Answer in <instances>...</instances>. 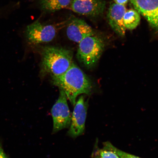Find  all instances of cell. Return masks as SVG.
Segmentation results:
<instances>
[{
	"label": "cell",
	"mask_w": 158,
	"mask_h": 158,
	"mask_svg": "<svg viewBox=\"0 0 158 158\" xmlns=\"http://www.w3.org/2000/svg\"><path fill=\"white\" fill-rule=\"evenodd\" d=\"M52 81L55 85L64 91L73 106L80 95H89L91 94L92 85L90 79L74 62L64 73L52 77Z\"/></svg>",
	"instance_id": "obj_1"
},
{
	"label": "cell",
	"mask_w": 158,
	"mask_h": 158,
	"mask_svg": "<svg viewBox=\"0 0 158 158\" xmlns=\"http://www.w3.org/2000/svg\"><path fill=\"white\" fill-rule=\"evenodd\" d=\"M40 73L41 76L50 74L56 77L64 73L72 65L73 52L63 47L45 46L41 49Z\"/></svg>",
	"instance_id": "obj_2"
},
{
	"label": "cell",
	"mask_w": 158,
	"mask_h": 158,
	"mask_svg": "<svg viewBox=\"0 0 158 158\" xmlns=\"http://www.w3.org/2000/svg\"><path fill=\"white\" fill-rule=\"evenodd\" d=\"M105 48V43L100 37L93 35L85 38L79 43L77 57L87 69L95 66Z\"/></svg>",
	"instance_id": "obj_3"
},
{
	"label": "cell",
	"mask_w": 158,
	"mask_h": 158,
	"mask_svg": "<svg viewBox=\"0 0 158 158\" xmlns=\"http://www.w3.org/2000/svg\"><path fill=\"white\" fill-rule=\"evenodd\" d=\"M68 21L55 24H43L36 20L27 25L24 34L29 44L36 45L52 41L56 36L60 27L67 25Z\"/></svg>",
	"instance_id": "obj_4"
},
{
	"label": "cell",
	"mask_w": 158,
	"mask_h": 158,
	"mask_svg": "<svg viewBox=\"0 0 158 158\" xmlns=\"http://www.w3.org/2000/svg\"><path fill=\"white\" fill-rule=\"evenodd\" d=\"M59 89V98L51 110L53 121V134L70 127L72 118L67 102L68 98L64 91Z\"/></svg>",
	"instance_id": "obj_5"
},
{
	"label": "cell",
	"mask_w": 158,
	"mask_h": 158,
	"mask_svg": "<svg viewBox=\"0 0 158 158\" xmlns=\"http://www.w3.org/2000/svg\"><path fill=\"white\" fill-rule=\"evenodd\" d=\"M88 106L84 96H81L74 105L70 127L68 132V135L69 137L75 138L84 133Z\"/></svg>",
	"instance_id": "obj_6"
},
{
	"label": "cell",
	"mask_w": 158,
	"mask_h": 158,
	"mask_svg": "<svg viewBox=\"0 0 158 158\" xmlns=\"http://www.w3.org/2000/svg\"><path fill=\"white\" fill-rule=\"evenodd\" d=\"M106 7L104 0H72L69 8L78 15L95 17L102 15Z\"/></svg>",
	"instance_id": "obj_7"
},
{
	"label": "cell",
	"mask_w": 158,
	"mask_h": 158,
	"mask_svg": "<svg viewBox=\"0 0 158 158\" xmlns=\"http://www.w3.org/2000/svg\"><path fill=\"white\" fill-rule=\"evenodd\" d=\"M135 10L145 18L158 34V0H130Z\"/></svg>",
	"instance_id": "obj_8"
},
{
	"label": "cell",
	"mask_w": 158,
	"mask_h": 158,
	"mask_svg": "<svg viewBox=\"0 0 158 158\" xmlns=\"http://www.w3.org/2000/svg\"><path fill=\"white\" fill-rule=\"evenodd\" d=\"M66 35L70 40L79 43L86 37L94 35L92 27L83 20L72 16L68 20Z\"/></svg>",
	"instance_id": "obj_9"
},
{
	"label": "cell",
	"mask_w": 158,
	"mask_h": 158,
	"mask_svg": "<svg viewBox=\"0 0 158 158\" xmlns=\"http://www.w3.org/2000/svg\"><path fill=\"white\" fill-rule=\"evenodd\" d=\"M126 10L125 6L114 3L110 5L107 13L110 27L116 34L122 37L125 35L126 28L124 24L123 17Z\"/></svg>",
	"instance_id": "obj_10"
},
{
	"label": "cell",
	"mask_w": 158,
	"mask_h": 158,
	"mask_svg": "<svg viewBox=\"0 0 158 158\" xmlns=\"http://www.w3.org/2000/svg\"><path fill=\"white\" fill-rule=\"evenodd\" d=\"M72 0H39L40 9L45 13H51L70 7Z\"/></svg>",
	"instance_id": "obj_11"
},
{
	"label": "cell",
	"mask_w": 158,
	"mask_h": 158,
	"mask_svg": "<svg viewBox=\"0 0 158 158\" xmlns=\"http://www.w3.org/2000/svg\"><path fill=\"white\" fill-rule=\"evenodd\" d=\"M141 21L139 13L135 10H126L123 17V22L126 29L133 30L139 25Z\"/></svg>",
	"instance_id": "obj_12"
},
{
	"label": "cell",
	"mask_w": 158,
	"mask_h": 158,
	"mask_svg": "<svg viewBox=\"0 0 158 158\" xmlns=\"http://www.w3.org/2000/svg\"><path fill=\"white\" fill-rule=\"evenodd\" d=\"M91 158H120L114 152L103 148L99 149L98 146V141L94 146Z\"/></svg>",
	"instance_id": "obj_13"
},
{
	"label": "cell",
	"mask_w": 158,
	"mask_h": 158,
	"mask_svg": "<svg viewBox=\"0 0 158 158\" xmlns=\"http://www.w3.org/2000/svg\"><path fill=\"white\" fill-rule=\"evenodd\" d=\"M105 149L110 150L115 153L120 158H141L134 156L131 154L128 153L118 149L109 142H106L103 143Z\"/></svg>",
	"instance_id": "obj_14"
},
{
	"label": "cell",
	"mask_w": 158,
	"mask_h": 158,
	"mask_svg": "<svg viewBox=\"0 0 158 158\" xmlns=\"http://www.w3.org/2000/svg\"><path fill=\"white\" fill-rule=\"evenodd\" d=\"M114 3L117 4L125 6L128 2L129 0H114Z\"/></svg>",
	"instance_id": "obj_15"
},
{
	"label": "cell",
	"mask_w": 158,
	"mask_h": 158,
	"mask_svg": "<svg viewBox=\"0 0 158 158\" xmlns=\"http://www.w3.org/2000/svg\"><path fill=\"white\" fill-rule=\"evenodd\" d=\"M0 158H7L6 154L1 146H0Z\"/></svg>",
	"instance_id": "obj_16"
}]
</instances>
